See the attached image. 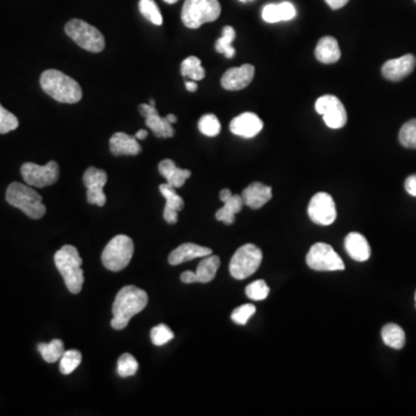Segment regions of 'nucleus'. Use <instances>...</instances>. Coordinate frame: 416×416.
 Instances as JSON below:
<instances>
[{"instance_id":"29","label":"nucleus","mask_w":416,"mask_h":416,"mask_svg":"<svg viewBox=\"0 0 416 416\" xmlns=\"http://www.w3.org/2000/svg\"><path fill=\"white\" fill-rule=\"evenodd\" d=\"M180 73L185 78H190L194 81L203 80L205 78V70H203L201 62L199 58L191 56L183 60L180 65Z\"/></svg>"},{"instance_id":"42","label":"nucleus","mask_w":416,"mask_h":416,"mask_svg":"<svg viewBox=\"0 0 416 416\" xmlns=\"http://www.w3.org/2000/svg\"><path fill=\"white\" fill-rule=\"evenodd\" d=\"M405 189L410 196H416V175L407 177L406 182H405Z\"/></svg>"},{"instance_id":"1","label":"nucleus","mask_w":416,"mask_h":416,"mask_svg":"<svg viewBox=\"0 0 416 416\" xmlns=\"http://www.w3.org/2000/svg\"><path fill=\"white\" fill-rule=\"evenodd\" d=\"M148 304L146 292L136 286H125L118 292L113 304L111 327L115 330H124L131 318L141 313Z\"/></svg>"},{"instance_id":"13","label":"nucleus","mask_w":416,"mask_h":416,"mask_svg":"<svg viewBox=\"0 0 416 416\" xmlns=\"http://www.w3.org/2000/svg\"><path fill=\"white\" fill-rule=\"evenodd\" d=\"M107 173L95 166H89L83 175V184L87 187V201L90 205L104 206L107 203V196L104 194L103 187L107 184Z\"/></svg>"},{"instance_id":"26","label":"nucleus","mask_w":416,"mask_h":416,"mask_svg":"<svg viewBox=\"0 0 416 416\" xmlns=\"http://www.w3.org/2000/svg\"><path fill=\"white\" fill-rule=\"evenodd\" d=\"M220 258L217 256L203 257L196 267V281L200 283H208L217 275V270L220 267Z\"/></svg>"},{"instance_id":"32","label":"nucleus","mask_w":416,"mask_h":416,"mask_svg":"<svg viewBox=\"0 0 416 416\" xmlns=\"http://www.w3.org/2000/svg\"><path fill=\"white\" fill-rule=\"evenodd\" d=\"M140 13L150 20L152 24L161 26L164 22V17L161 15L160 10L154 0H140Z\"/></svg>"},{"instance_id":"17","label":"nucleus","mask_w":416,"mask_h":416,"mask_svg":"<svg viewBox=\"0 0 416 416\" xmlns=\"http://www.w3.org/2000/svg\"><path fill=\"white\" fill-rule=\"evenodd\" d=\"M229 127L234 134L250 139V138L256 137L257 134L263 130L264 123L256 113H244L240 116L235 117L230 122Z\"/></svg>"},{"instance_id":"36","label":"nucleus","mask_w":416,"mask_h":416,"mask_svg":"<svg viewBox=\"0 0 416 416\" xmlns=\"http://www.w3.org/2000/svg\"><path fill=\"white\" fill-rule=\"evenodd\" d=\"M245 293L250 300L263 301L268 296L270 287L267 286L264 280H257V281L250 283L245 289Z\"/></svg>"},{"instance_id":"21","label":"nucleus","mask_w":416,"mask_h":416,"mask_svg":"<svg viewBox=\"0 0 416 416\" xmlns=\"http://www.w3.org/2000/svg\"><path fill=\"white\" fill-rule=\"evenodd\" d=\"M110 150L115 157H123L130 155L134 157L141 153V146L138 143V139L123 132H117L111 137Z\"/></svg>"},{"instance_id":"37","label":"nucleus","mask_w":416,"mask_h":416,"mask_svg":"<svg viewBox=\"0 0 416 416\" xmlns=\"http://www.w3.org/2000/svg\"><path fill=\"white\" fill-rule=\"evenodd\" d=\"M150 339L155 346H164L173 339V333L166 324H160L150 331Z\"/></svg>"},{"instance_id":"34","label":"nucleus","mask_w":416,"mask_h":416,"mask_svg":"<svg viewBox=\"0 0 416 416\" xmlns=\"http://www.w3.org/2000/svg\"><path fill=\"white\" fill-rule=\"evenodd\" d=\"M138 369H139L138 361L131 354H123L118 359V362H117V373H118L120 377L127 378V377L134 376V375L137 373Z\"/></svg>"},{"instance_id":"38","label":"nucleus","mask_w":416,"mask_h":416,"mask_svg":"<svg viewBox=\"0 0 416 416\" xmlns=\"http://www.w3.org/2000/svg\"><path fill=\"white\" fill-rule=\"evenodd\" d=\"M19 127V120L13 113L0 104V134H8Z\"/></svg>"},{"instance_id":"11","label":"nucleus","mask_w":416,"mask_h":416,"mask_svg":"<svg viewBox=\"0 0 416 416\" xmlns=\"http://www.w3.org/2000/svg\"><path fill=\"white\" fill-rule=\"evenodd\" d=\"M317 113L322 115L327 127L334 130L341 129L347 123V111L343 102L334 95H324L315 104Z\"/></svg>"},{"instance_id":"9","label":"nucleus","mask_w":416,"mask_h":416,"mask_svg":"<svg viewBox=\"0 0 416 416\" xmlns=\"http://www.w3.org/2000/svg\"><path fill=\"white\" fill-rule=\"evenodd\" d=\"M306 264L313 271L333 272L345 270V264L339 254L327 243L313 244L306 254Z\"/></svg>"},{"instance_id":"8","label":"nucleus","mask_w":416,"mask_h":416,"mask_svg":"<svg viewBox=\"0 0 416 416\" xmlns=\"http://www.w3.org/2000/svg\"><path fill=\"white\" fill-rule=\"evenodd\" d=\"M263 260V252L254 244H245L237 250L230 260L229 271L231 277L244 280L256 273Z\"/></svg>"},{"instance_id":"49","label":"nucleus","mask_w":416,"mask_h":416,"mask_svg":"<svg viewBox=\"0 0 416 416\" xmlns=\"http://www.w3.org/2000/svg\"><path fill=\"white\" fill-rule=\"evenodd\" d=\"M164 1H166V3H177L178 0H164Z\"/></svg>"},{"instance_id":"44","label":"nucleus","mask_w":416,"mask_h":416,"mask_svg":"<svg viewBox=\"0 0 416 416\" xmlns=\"http://www.w3.org/2000/svg\"><path fill=\"white\" fill-rule=\"evenodd\" d=\"M325 1L332 10H340L343 6H346L350 0H325Z\"/></svg>"},{"instance_id":"19","label":"nucleus","mask_w":416,"mask_h":416,"mask_svg":"<svg viewBox=\"0 0 416 416\" xmlns=\"http://www.w3.org/2000/svg\"><path fill=\"white\" fill-rule=\"evenodd\" d=\"M210 254H212V250L210 248L201 247L194 243H184L170 253L168 261L170 265L175 266V265H180L196 258H203Z\"/></svg>"},{"instance_id":"48","label":"nucleus","mask_w":416,"mask_h":416,"mask_svg":"<svg viewBox=\"0 0 416 416\" xmlns=\"http://www.w3.org/2000/svg\"><path fill=\"white\" fill-rule=\"evenodd\" d=\"M166 120H168V122H169L170 124H171V125H173V124L176 123L177 122V117L175 116V115H171V113H170V115H168V116L166 117Z\"/></svg>"},{"instance_id":"22","label":"nucleus","mask_w":416,"mask_h":416,"mask_svg":"<svg viewBox=\"0 0 416 416\" xmlns=\"http://www.w3.org/2000/svg\"><path fill=\"white\" fill-rule=\"evenodd\" d=\"M159 171L166 178V183L175 187V189H180V187H183L185 182L191 176L190 170L180 169L170 159L161 161L160 164H159Z\"/></svg>"},{"instance_id":"3","label":"nucleus","mask_w":416,"mask_h":416,"mask_svg":"<svg viewBox=\"0 0 416 416\" xmlns=\"http://www.w3.org/2000/svg\"><path fill=\"white\" fill-rule=\"evenodd\" d=\"M55 265L63 277L67 289L72 294H79L83 289V259L73 245H64L55 254Z\"/></svg>"},{"instance_id":"35","label":"nucleus","mask_w":416,"mask_h":416,"mask_svg":"<svg viewBox=\"0 0 416 416\" xmlns=\"http://www.w3.org/2000/svg\"><path fill=\"white\" fill-rule=\"evenodd\" d=\"M399 141L403 147L416 150V120L403 124L399 132Z\"/></svg>"},{"instance_id":"10","label":"nucleus","mask_w":416,"mask_h":416,"mask_svg":"<svg viewBox=\"0 0 416 416\" xmlns=\"http://www.w3.org/2000/svg\"><path fill=\"white\" fill-rule=\"evenodd\" d=\"M21 175L30 187H50L59 178V166L55 161H50L45 166L27 162L21 166Z\"/></svg>"},{"instance_id":"20","label":"nucleus","mask_w":416,"mask_h":416,"mask_svg":"<svg viewBox=\"0 0 416 416\" xmlns=\"http://www.w3.org/2000/svg\"><path fill=\"white\" fill-rule=\"evenodd\" d=\"M242 199L244 205H247L252 210H258L272 199V187H267L259 182H254L250 184L249 187L243 191Z\"/></svg>"},{"instance_id":"31","label":"nucleus","mask_w":416,"mask_h":416,"mask_svg":"<svg viewBox=\"0 0 416 416\" xmlns=\"http://www.w3.org/2000/svg\"><path fill=\"white\" fill-rule=\"evenodd\" d=\"M83 355L77 350H65L63 357H60V373L63 375H70L80 366Z\"/></svg>"},{"instance_id":"2","label":"nucleus","mask_w":416,"mask_h":416,"mask_svg":"<svg viewBox=\"0 0 416 416\" xmlns=\"http://www.w3.org/2000/svg\"><path fill=\"white\" fill-rule=\"evenodd\" d=\"M40 83L42 89L60 103H77L83 99L80 85L60 71H45L41 76Z\"/></svg>"},{"instance_id":"16","label":"nucleus","mask_w":416,"mask_h":416,"mask_svg":"<svg viewBox=\"0 0 416 416\" xmlns=\"http://www.w3.org/2000/svg\"><path fill=\"white\" fill-rule=\"evenodd\" d=\"M416 66V58L414 55H405L396 59H391L384 64L382 73L387 80L400 81L410 76Z\"/></svg>"},{"instance_id":"14","label":"nucleus","mask_w":416,"mask_h":416,"mask_svg":"<svg viewBox=\"0 0 416 416\" xmlns=\"http://www.w3.org/2000/svg\"><path fill=\"white\" fill-rule=\"evenodd\" d=\"M139 111L141 116L145 117V124L152 130L154 136L157 138H171L175 134L171 124L166 120V117H161L157 113V108L150 104H140Z\"/></svg>"},{"instance_id":"27","label":"nucleus","mask_w":416,"mask_h":416,"mask_svg":"<svg viewBox=\"0 0 416 416\" xmlns=\"http://www.w3.org/2000/svg\"><path fill=\"white\" fill-rule=\"evenodd\" d=\"M382 338L387 346L393 350H401L406 343V336L403 329L396 324H387L382 330Z\"/></svg>"},{"instance_id":"46","label":"nucleus","mask_w":416,"mask_h":416,"mask_svg":"<svg viewBox=\"0 0 416 416\" xmlns=\"http://www.w3.org/2000/svg\"><path fill=\"white\" fill-rule=\"evenodd\" d=\"M185 87H187V89L189 90V92H191V93H194V92H196V89H198V85H196L194 80L187 81V83H185Z\"/></svg>"},{"instance_id":"28","label":"nucleus","mask_w":416,"mask_h":416,"mask_svg":"<svg viewBox=\"0 0 416 416\" xmlns=\"http://www.w3.org/2000/svg\"><path fill=\"white\" fill-rule=\"evenodd\" d=\"M37 350L43 357V360L48 363H55L60 360L65 352L64 343L60 339H54L49 343H38Z\"/></svg>"},{"instance_id":"5","label":"nucleus","mask_w":416,"mask_h":416,"mask_svg":"<svg viewBox=\"0 0 416 416\" xmlns=\"http://www.w3.org/2000/svg\"><path fill=\"white\" fill-rule=\"evenodd\" d=\"M219 0H185L182 10V21L187 28L196 29L220 17Z\"/></svg>"},{"instance_id":"25","label":"nucleus","mask_w":416,"mask_h":416,"mask_svg":"<svg viewBox=\"0 0 416 416\" xmlns=\"http://www.w3.org/2000/svg\"><path fill=\"white\" fill-rule=\"evenodd\" d=\"M223 203H224V206L217 210L215 217H217V221H221V222L230 226V224L235 222V215L240 213L242 208H243V199H242V196L233 194L229 199Z\"/></svg>"},{"instance_id":"24","label":"nucleus","mask_w":416,"mask_h":416,"mask_svg":"<svg viewBox=\"0 0 416 416\" xmlns=\"http://www.w3.org/2000/svg\"><path fill=\"white\" fill-rule=\"evenodd\" d=\"M317 59L323 64H334L340 59L341 51L339 43L334 37L325 36L320 38L315 50Z\"/></svg>"},{"instance_id":"50","label":"nucleus","mask_w":416,"mask_h":416,"mask_svg":"<svg viewBox=\"0 0 416 416\" xmlns=\"http://www.w3.org/2000/svg\"><path fill=\"white\" fill-rule=\"evenodd\" d=\"M150 106H153V107H155V101H154L153 99H152V100L150 101Z\"/></svg>"},{"instance_id":"30","label":"nucleus","mask_w":416,"mask_h":416,"mask_svg":"<svg viewBox=\"0 0 416 416\" xmlns=\"http://www.w3.org/2000/svg\"><path fill=\"white\" fill-rule=\"evenodd\" d=\"M236 37V33L235 29L230 26H226L222 30V36L215 43V50L219 54L224 55L227 58H233L235 56V49H234L233 43L234 40Z\"/></svg>"},{"instance_id":"45","label":"nucleus","mask_w":416,"mask_h":416,"mask_svg":"<svg viewBox=\"0 0 416 416\" xmlns=\"http://www.w3.org/2000/svg\"><path fill=\"white\" fill-rule=\"evenodd\" d=\"M231 196H233V194H231V191H230L229 189H223L220 192V200L222 203H224V201L229 199Z\"/></svg>"},{"instance_id":"52","label":"nucleus","mask_w":416,"mask_h":416,"mask_svg":"<svg viewBox=\"0 0 416 416\" xmlns=\"http://www.w3.org/2000/svg\"><path fill=\"white\" fill-rule=\"evenodd\" d=\"M415 304H416V293H415Z\"/></svg>"},{"instance_id":"39","label":"nucleus","mask_w":416,"mask_h":416,"mask_svg":"<svg viewBox=\"0 0 416 416\" xmlns=\"http://www.w3.org/2000/svg\"><path fill=\"white\" fill-rule=\"evenodd\" d=\"M256 313V306L252 304H243V306H238L231 313V320L234 323L238 324V325H245L248 320Z\"/></svg>"},{"instance_id":"33","label":"nucleus","mask_w":416,"mask_h":416,"mask_svg":"<svg viewBox=\"0 0 416 416\" xmlns=\"http://www.w3.org/2000/svg\"><path fill=\"white\" fill-rule=\"evenodd\" d=\"M198 127L200 132L207 137H217L221 132L220 120H217V117L213 113H207L201 117L198 123Z\"/></svg>"},{"instance_id":"40","label":"nucleus","mask_w":416,"mask_h":416,"mask_svg":"<svg viewBox=\"0 0 416 416\" xmlns=\"http://www.w3.org/2000/svg\"><path fill=\"white\" fill-rule=\"evenodd\" d=\"M278 10H279L280 21H289L296 17V8L293 3L288 1L278 3Z\"/></svg>"},{"instance_id":"15","label":"nucleus","mask_w":416,"mask_h":416,"mask_svg":"<svg viewBox=\"0 0 416 416\" xmlns=\"http://www.w3.org/2000/svg\"><path fill=\"white\" fill-rule=\"evenodd\" d=\"M254 77V67L245 64L227 71L221 78V85L227 90H241L247 88Z\"/></svg>"},{"instance_id":"51","label":"nucleus","mask_w":416,"mask_h":416,"mask_svg":"<svg viewBox=\"0 0 416 416\" xmlns=\"http://www.w3.org/2000/svg\"><path fill=\"white\" fill-rule=\"evenodd\" d=\"M241 1H248V0H241Z\"/></svg>"},{"instance_id":"47","label":"nucleus","mask_w":416,"mask_h":416,"mask_svg":"<svg viewBox=\"0 0 416 416\" xmlns=\"http://www.w3.org/2000/svg\"><path fill=\"white\" fill-rule=\"evenodd\" d=\"M134 137L137 138L138 140L146 139V138L148 137V132H147L146 130L138 131Z\"/></svg>"},{"instance_id":"23","label":"nucleus","mask_w":416,"mask_h":416,"mask_svg":"<svg viewBox=\"0 0 416 416\" xmlns=\"http://www.w3.org/2000/svg\"><path fill=\"white\" fill-rule=\"evenodd\" d=\"M345 248L350 258H353L357 261H366L369 259L371 250L366 237L361 234H348V236L345 240Z\"/></svg>"},{"instance_id":"43","label":"nucleus","mask_w":416,"mask_h":416,"mask_svg":"<svg viewBox=\"0 0 416 416\" xmlns=\"http://www.w3.org/2000/svg\"><path fill=\"white\" fill-rule=\"evenodd\" d=\"M180 280H182V282L184 283L198 282V281H196V272H191V271H185L184 273H182Z\"/></svg>"},{"instance_id":"4","label":"nucleus","mask_w":416,"mask_h":416,"mask_svg":"<svg viewBox=\"0 0 416 416\" xmlns=\"http://www.w3.org/2000/svg\"><path fill=\"white\" fill-rule=\"evenodd\" d=\"M7 203L22 210L28 217L38 220L47 213L42 196L36 191L24 184L14 182L6 191Z\"/></svg>"},{"instance_id":"53","label":"nucleus","mask_w":416,"mask_h":416,"mask_svg":"<svg viewBox=\"0 0 416 416\" xmlns=\"http://www.w3.org/2000/svg\"><path fill=\"white\" fill-rule=\"evenodd\" d=\"M415 1H416V0H415Z\"/></svg>"},{"instance_id":"12","label":"nucleus","mask_w":416,"mask_h":416,"mask_svg":"<svg viewBox=\"0 0 416 416\" xmlns=\"http://www.w3.org/2000/svg\"><path fill=\"white\" fill-rule=\"evenodd\" d=\"M308 214L313 222L320 226H330L336 219V203L325 192L315 194L308 207Z\"/></svg>"},{"instance_id":"7","label":"nucleus","mask_w":416,"mask_h":416,"mask_svg":"<svg viewBox=\"0 0 416 416\" xmlns=\"http://www.w3.org/2000/svg\"><path fill=\"white\" fill-rule=\"evenodd\" d=\"M65 33L79 47L89 52L97 54L106 47V41L100 30L80 19L69 21L65 26Z\"/></svg>"},{"instance_id":"41","label":"nucleus","mask_w":416,"mask_h":416,"mask_svg":"<svg viewBox=\"0 0 416 416\" xmlns=\"http://www.w3.org/2000/svg\"><path fill=\"white\" fill-rule=\"evenodd\" d=\"M264 20L268 22V24H275L279 22V12H278V3H270L263 8V13H261Z\"/></svg>"},{"instance_id":"18","label":"nucleus","mask_w":416,"mask_h":416,"mask_svg":"<svg viewBox=\"0 0 416 416\" xmlns=\"http://www.w3.org/2000/svg\"><path fill=\"white\" fill-rule=\"evenodd\" d=\"M160 192L166 199L164 220L169 224H175L178 221V212L184 208V200L177 194L176 189L168 183L161 184Z\"/></svg>"},{"instance_id":"6","label":"nucleus","mask_w":416,"mask_h":416,"mask_svg":"<svg viewBox=\"0 0 416 416\" xmlns=\"http://www.w3.org/2000/svg\"><path fill=\"white\" fill-rule=\"evenodd\" d=\"M134 252V241L127 235H117L102 252V263L111 272H120L130 264Z\"/></svg>"}]
</instances>
